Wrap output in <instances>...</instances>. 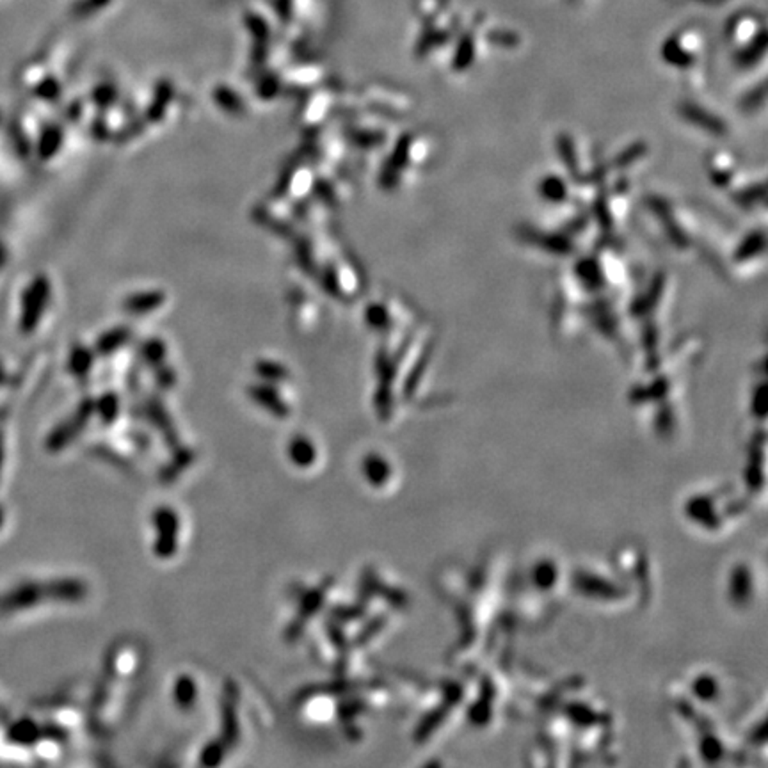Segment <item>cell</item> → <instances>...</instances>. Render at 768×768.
<instances>
[{
    "mask_svg": "<svg viewBox=\"0 0 768 768\" xmlns=\"http://www.w3.org/2000/svg\"><path fill=\"white\" fill-rule=\"evenodd\" d=\"M43 596H46L45 585H38V583H25V585L16 587V589L9 590L6 596L0 597V612L6 614V612L34 607L36 603L45 599Z\"/></svg>",
    "mask_w": 768,
    "mask_h": 768,
    "instance_id": "1",
    "label": "cell"
},
{
    "mask_svg": "<svg viewBox=\"0 0 768 768\" xmlns=\"http://www.w3.org/2000/svg\"><path fill=\"white\" fill-rule=\"evenodd\" d=\"M2 523H4V511H2V507H0V526H2Z\"/></svg>",
    "mask_w": 768,
    "mask_h": 768,
    "instance_id": "9",
    "label": "cell"
},
{
    "mask_svg": "<svg viewBox=\"0 0 768 768\" xmlns=\"http://www.w3.org/2000/svg\"><path fill=\"white\" fill-rule=\"evenodd\" d=\"M174 693H176V700L180 706L187 708L194 703L196 699V685L191 678L183 676V678L178 679L176 686H174Z\"/></svg>",
    "mask_w": 768,
    "mask_h": 768,
    "instance_id": "7",
    "label": "cell"
},
{
    "mask_svg": "<svg viewBox=\"0 0 768 768\" xmlns=\"http://www.w3.org/2000/svg\"><path fill=\"white\" fill-rule=\"evenodd\" d=\"M2 459H4V450H2V439H0V468H2Z\"/></svg>",
    "mask_w": 768,
    "mask_h": 768,
    "instance_id": "8",
    "label": "cell"
},
{
    "mask_svg": "<svg viewBox=\"0 0 768 768\" xmlns=\"http://www.w3.org/2000/svg\"><path fill=\"white\" fill-rule=\"evenodd\" d=\"M155 525L160 528V540L156 544V551H159L160 557H169V553H173L174 546H176V530H178V519L173 514V511H167V508H160L155 514Z\"/></svg>",
    "mask_w": 768,
    "mask_h": 768,
    "instance_id": "2",
    "label": "cell"
},
{
    "mask_svg": "<svg viewBox=\"0 0 768 768\" xmlns=\"http://www.w3.org/2000/svg\"><path fill=\"white\" fill-rule=\"evenodd\" d=\"M363 471H365L368 482H372L373 486H383V482H386L391 473L386 459L379 457L377 454H372L370 457L365 459V462H363Z\"/></svg>",
    "mask_w": 768,
    "mask_h": 768,
    "instance_id": "5",
    "label": "cell"
},
{
    "mask_svg": "<svg viewBox=\"0 0 768 768\" xmlns=\"http://www.w3.org/2000/svg\"><path fill=\"white\" fill-rule=\"evenodd\" d=\"M45 594L52 599L77 601L85 594V587L78 580H55V582L45 585Z\"/></svg>",
    "mask_w": 768,
    "mask_h": 768,
    "instance_id": "3",
    "label": "cell"
},
{
    "mask_svg": "<svg viewBox=\"0 0 768 768\" xmlns=\"http://www.w3.org/2000/svg\"><path fill=\"white\" fill-rule=\"evenodd\" d=\"M39 735H41V729H39L34 722L28 720V718L18 720L16 724L11 725V729L7 731L9 742L18 743V745H31V743H34L36 740L39 738Z\"/></svg>",
    "mask_w": 768,
    "mask_h": 768,
    "instance_id": "4",
    "label": "cell"
},
{
    "mask_svg": "<svg viewBox=\"0 0 768 768\" xmlns=\"http://www.w3.org/2000/svg\"><path fill=\"white\" fill-rule=\"evenodd\" d=\"M290 457L297 466H309L315 461V447L306 437H295L290 444Z\"/></svg>",
    "mask_w": 768,
    "mask_h": 768,
    "instance_id": "6",
    "label": "cell"
}]
</instances>
